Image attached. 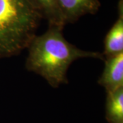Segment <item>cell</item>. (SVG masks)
Listing matches in <instances>:
<instances>
[{
  "instance_id": "2",
  "label": "cell",
  "mask_w": 123,
  "mask_h": 123,
  "mask_svg": "<svg viewBox=\"0 0 123 123\" xmlns=\"http://www.w3.org/2000/svg\"><path fill=\"white\" fill-rule=\"evenodd\" d=\"M41 18L30 0H0V58L27 48Z\"/></svg>"
},
{
  "instance_id": "4",
  "label": "cell",
  "mask_w": 123,
  "mask_h": 123,
  "mask_svg": "<svg viewBox=\"0 0 123 123\" xmlns=\"http://www.w3.org/2000/svg\"><path fill=\"white\" fill-rule=\"evenodd\" d=\"M105 66L98 84L106 92L123 88V53L104 59Z\"/></svg>"
},
{
  "instance_id": "3",
  "label": "cell",
  "mask_w": 123,
  "mask_h": 123,
  "mask_svg": "<svg viewBox=\"0 0 123 123\" xmlns=\"http://www.w3.org/2000/svg\"><path fill=\"white\" fill-rule=\"evenodd\" d=\"M62 19L66 25L86 14H94L101 7L99 0H56Z\"/></svg>"
},
{
  "instance_id": "7",
  "label": "cell",
  "mask_w": 123,
  "mask_h": 123,
  "mask_svg": "<svg viewBox=\"0 0 123 123\" xmlns=\"http://www.w3.org/2000/svg\"><path fill=\"white\" fill-rule=\"evenodd\" d=\"M42 18H45L49 26H57L64 29L65 23L62 17L56 0H30Z\"/></svg>"
},
{
  "instance_id": "1",
  "label": "cell",
  "mask_w": 123,
  "mask_h": 123,
  "mask_svg": "<svg viewBox=\"0 0 123 123\" xmlns=\"http://www.w3.org/2000/svg\"><path fill=\"white\" fill-rule=\"evenodd\" d=\"M63 28L49 26L40 35H36L27 47L25 68L44 78L53 88L68 83L67 72L70 65L81 58L104 60L101 52L85 51L69 43Z\"/></svg>"
},
{
  "instance_id": "5",
  "label": "cell",
  "mask_w": 123,
  "mask_h": 123,
  "mask_svg": "<svg viewBox=\"0 0 123 123\" xmlns=\"http://www.w3.org/2000/svg\"><path fill=\"white\" fill-rule=\"evenodd\" d=\"M103 44L104 59L123 53V0L118 4V18L106 34Z\"/></svg>"
},
{
  "instance_id": "6",
  "label": "cell",
  "mask_w": 123,
  "mask_h": 123,
  "mask_svg": "<svg viewBox=\"0 0 123 123\" xmlns=\"http://www.w3.org/2000/svg\"><path fill=\"white\" fill-rule=\"evenodd\" d=\"M106 93L107 121L109 123H123V88Z\"/></svg>"
}]
</instances>
